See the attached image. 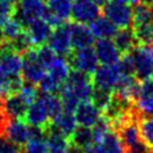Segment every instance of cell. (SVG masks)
<instances>
[{
    "mask_svg": "<svg viewBox=\"0 0 153 153\" xmlns=\"http://www.w3.org/2000/svg\"><path fill=\"white\" fill-rule=\"evenodd\" d=\"M93 1H94V2H97L99 6H103V5H105L109 0H93Z\"/></svg>",
    "mask_w": 153,
    "mask_h": 153,
    "instance_id": "cell-45",
    "label": "cell"
},
{
    "mask_svg": "<svg viewBox=\"0 0 153 153\" xmlns=\"http://www.w3.org/2000/svg\"><path fill=\"white\" fill-rule=\"evenodd\" d=\"M8 121H10V117L6 115V112L4 111V109L0 105V136H4V133H5Z\"/></svg>",
    "mask_w": 153,
    "mask_h": 153,
    "instance_id": "cell-42",
    "label": "cell"
},
{
    "mask_svg": "<svg viewBox=\"0 0 153 153\" xmlns=\"http://www.w3.org/2000/svg\"><path fill=\"white\" fill-rule=\"evenodd\" d=\"M0 105L10 118H23L24 120L29 104L23 99V97L18 92H14L0 99Z\"/></svg>",
    "mask_w": 153,
    "mask_h": 153,
    "instance_id": "cell-18",
    "label": "cell"
},
{
    "mask_svg": "<svg viewBox=\"0 0 153 153\" xmlns=\"http://www.w3.org/2000/svg\"><path fill=\"white\" fill-rule=\"evenodd\" d=\"M18 93H19V94L23 97V99H24V100H25L27 104H30L31 102H33L35 99H37L39 91L37 90L36 85L24 81V82L22 84L20 88L18 90Z\"/></svg>",
    "mask_w": 153,
    "mask_h": 153,
    "instance_id": "cell-36",
    "label": "cell"
},
{
    "mask_svg": "<svg viewBox=\"0 0 153 153\" xmlns=\"http://www.w3.org/2000/svg\"><path fill=\"white\" fill-rule=\"evenodd\" d=\"M139 80L134 75H121L112 93L116 97L130 100L134 103L139 90Z\"/></svg>",
    "mask_w": 153,
    "mask_h": 153,
    "instance_id": "cell-20",
    "label": "cell"
},
{
    "mask_svg": "<svg viewBox=\"0 0 153 153\" xmlns=\"http://www.w3.org/2000/svg\"><path fill=\"white\" fill-rule=\"evenodd\" d=\"M71 72V65L66 56L56 55L53 62L47 68V72L42 80L38 82L39 92L56 93L67 81Z\"/></svg>",
    "mask_w": 153,
    "mask_h": 153,
    "instance_id": "cell-1",
    "label": "cell"
},
{
    "mask_svg": "<svg viewBox=\"0 0 153 153\" xmlns=\"http://www.w3.org/2000/svg\"><path fill=\"white\" fill-rule=\"evenodd\" d=\"M2 48V38H1V36H0V49Z\"/></svg>",
    "mask_w": 153,
    "mask_h": 153,
    "instance_id": "cell-48",
    "label": "cell"
},
{
    "mask_svg": "<svg viewBox=\"0 0 153 153\" xmlns=\"http://www.w3.org/2000/svg\"><path fill=\"white\" fill-rule=\"evenodd\" d=\"M68 62L71 65V68H73L75 71H80V72L90 74V75L99 66V62L97 60L93 47L75 49L74 53L69 54Z\"/></svg>",
    "mask_w": 153,
    "mask_h": 153,
    "instance_id": "cell-7",
    "label": "cell"
},
{
    "mask_svg": "<svg viewBox=\"0 0 153 153\" xmlns=\"http://www.w3.org/2000/svg\"><path fill=\"white\" fill-rule=\"evenodd\" d=\"M44 12V0H18V2L14 5L13 17H16L25 27L32 20L42 18Z\"/></svg>",
    "mask_w": 153,
    "mask_h": 153,
    "instance_id": "cell-6",
    "label": "cell"
},
{
    "mask_svg": "<svg viewBox=\"0 0 153 153\" xmlns=\"http://www.w3.org/2000/svg\"><path fill=\"white\" fill-rule=\"evenodd\" d=\"M121 78V72L116 65H99L91 74L94 87L108 91H114L117 81Z\"/></svg>",
    "mask_w": 153,
    "mask_h": 153,
    "instance_id": "cell-11",
    "label": "cell"
},
{
    "mask_svg": "<svg viewBox=\"0 0 153 153\" xmlns=\"http://www.w3.org/2000/svg\"><path fill=\"white\" fill-rule=\"evenodd\" d=\"M69 31H71L72 45L74 49L93 47L96 42V37L93 36L88 25L79 24V23L69 24Z\"/></svg>",
    "mask_w": 153,
    "mask_h": 153,
    "instance_id": "cell-19",
    "label": "cell"
},
{
    "mask_svg": "<svg viewBox=\"0 0 153 153\" xmlns=\"http://www.w3.org/2000/svg\"><path fill=\"white\" fill-rule=\"evenodd\" d=\"M90 29L93 33V36L97 39H103V38H114L115 33L117 32V27L105 17V16H99L97 17L90 25Z\"/></svg>",
    "mask_w": 153,
    "mask_h": 153,
    "instance_id": "cell-23",
    "label": "cell"
},
{
    "mask_svg": "<svg viewBox=\"0 0 153 153\" xmlns=\"http://www.w3.org/2000/svg\"><path fill=\"white\" fill-rule=\"evenodd\" d=\"M53 26L43 18L32 20L25 26V33L32 47H41L48 43Z\"/></svg>",
    "mask_w": 153,
    "mask_h": 153,
    "instance_id": "cell-14",
    "label": "cell"
},
{
    "mask_svg": "<svg viewBox=\"0 0 153 153\" xmlns=\"http://www.w3.org/2000/svg\"><path fill=\"white\" fill-rule=\"evenodd\" d=\"M73 114L75 116L78 126L87 128H92L102 116V111L91 100L80 102Z\"/></svg>",
    "mask_w": 153,
    "mask_h": 153,
    "instance_id": "cell-16",
    "label": "cell"
},
{
    "mask_svg": "<svg viewBox=\"0 0 153 153\" xmlns=\"http://www.w3.org/2000/svg\"><path fill=\"white\" fill-rule=\"evenodd\" d=\"M139 129H140L141 139L148 146H153V117L152 116H140L139 117Z\"/></svg>",
    "mask_w": 153,
    "mask_h": 153,
    "instance_id": "cell-32",
    "label": "cell"
},
{
    "mask_svg": "<svg viewBox=\"0 0 153 153\" xmlns=\"http://www.w3.org/2000/svg\"><path fill=\"white\" fill-rule=\"evenodd\" d=\"M4 136L18 146H24L29 141V124L23 118H10Z\"/></svg>",
    "mask_w": 153,
    "mask_h": 153,
    "instance_id": "cell-17",
    "label": "cell"
},
{
    "mask_svg": "<svg viewBox=\"0 0 153 153\" xmlns=\"http://www.w3.org/2000/svg\"><path fill=\"white\" fill-rule=\"evenodd\" d=\"M99 143L102 145L104 153H126V147L114 129L110 130Z\"/></svg>",
    "mask_w": 153,
    "mask_h": 153,
    "instance_id": "cell-30",
    "label": "cell"
},
{
    "mask_svg": "<svg viewBox=\"0 0 153 153\" xmlns=\"http://www.w3.org/2000/svg\"><path fill=\"white\" fill-rule=\"evenodd\" d=\"M47 69L44 65L37 56V51L33 48L26 50L23 55V65H22V78L24 81L38 85V82L44 76Z\"/></svg>",
    "mask_w": 153,
    "mask_h": 153,
    "instance_id": "cell-4",
    "label": "cell"
},
{
    "mask_svg": "<svg viewBox=\"0 0 153 153\" xmlns=\"http://www.w3.org/2000/svg\"><path fill=\"white\" fill-rule=\"evenodd\" d=\"M23 55L7 45L0 49V75L7 79L22 76Z\"/></svg>",
    "mask_w": 153,
    "mask_h": 153,
    "instance_id": "cell-5",
    "label": "cell"
},
{
    "mask_svg": "<svg viewBox=\"0 0 153 153\" xmlns=\"http://www.w3.org/2000/svg\"><path fill=\"white\" fill-rule=\"evenodd\" d=\"M111 99H112V91H108V90L94 87L93 93H92V97H91V102L100 111H103L110 104Z\"/></svg>",
    "mask_w": 153,
    "mask_h": 153,
    "instance_id": "cell-34",
    "label": "cell"
},
{
    "mask_svg": "<svg viewBox=\"0 0 153 153\" xmlns=\"http://www.w3.org/2000/svg\"><path fill=\"white\" fill-rule=\"evenodd\" d=\"M24 120L30 126H41V127H45L50 122L45 106L38 99V97L27 105Z\"/></svg>",
    "mask_w": 153,
    "mask_h": 153,
    "instance_id": "cell-21",
    "label": "cell"
},
{
    "mask_svg": "<svg viewBox=\"0 0 153 153\" xmlns=\"http://www.w3.org/2000/svg\"><path fill=\"white\" fill-rule=\"evenodd\" d=\"M59 97L61 99L63 111H67V112H74L75 108L80 103V100L78 99L76 94L74 93V91L66 82L59 90Z\"/></svg>",
    "mask_w": 153,
    "mask_h": 153,
    "instance_id": "cell-31",
    "label": "cell"
},
{
    "mask_svg": "<svg viewBox=\"0 0 153 153\" xmlns=\"http://www.w3.org/2000/svg\"><path fill=\"white\" fill-rule=\"evenodd\" d=\"M84 153H104V151L99 142H93L91 146L84 149Z\"/></svg>",
    "mask_w": 153,
    "mask_h": 153,
    "instance_id": "cell-43",
    "label": "cell"
},
{
    "mask_svg": "<svg viewBox=\"0 0 153 153\" xmlns=\"http://www.w3.org/2000/svg\"><path fill=\"white\" fill-rule=\"evenodd\" d=\"M49 123L56 131L65 135L66 137H69L73 134V131L75 130V128L78 127L74 114L67 112V111H62L55 120L50 121Z\"/></svg>",
    "mask_w": 153,
    "mask_h": 153,
    "instance_id": "cell-24",
    "label": "cell"
},
{
    "mask_svg": "<svg viewBox=\"0 0 153 153\" xmlns=\"http://www.w3.org/2000/svg\"><path fill=\"white\" fill-rule=\"evenodd\" d=\"M91 129H92V133H93L94 142H100L102 139H103L110 130H112V126H111L110 121H109L104 115H102V116L99 117V120L94 123V126H93Z\"/></svg>",
    "mask_w": 153,
    "mask_h": 153,
    "instance_id": "cell-35",
    "label": "cell"
},
{
    "mask_svg": "<svg viewBox=\"0 0 153 153\" xmlns=\"http://www.w3.org/2000/svg\"><path fill=\"white\" fill-rule=\"evenodd\" d=\"M103 16L117 29H126L133 24V7L123 2L109 0L103 5Z\"/></svg>",
    "mask_w": 153,
    "mask_h": 153,
    "instance_id": "cell-3",
    "label": "cell"
},
{
    "mask_svg": "<svg viewBox=\"0 0 153 153\" xmlns=\"http://www.w3.org/2000/svg\"><path fill=\"white\" fill-rule=\"evenodd\" d=\"M23 153H48L47 143L44 140H29L22 146Z\"/></svg>",
    "mask_w": 153,
    "mask_h": 153,
    "instance_id": "cell-37",
    "label": "cell"
},
{
    "mask_svg": "<svg viewBox=\"0 0 153 153\" xmlns=\"http://www.w3.org/2000/svg\"><path fill=\"white\" fill-rule=\"evenodd\" d=\"M69 142L78 146L81 149L87 148L88 146H91L94 142V137H93V133L91 128L87 127H76L75 130L73 131V134L69 136Z\"/></svg>",
    "mask_w": 153,
    "mask_h": 153,
    "instance_id": "cell-29",
    "label": "cell"
},
{
    "mask_svg": "<svg viewBox=\"0 0 153 153\" xmlns=\"http://www.w3.org/2000/svg\"><path fill=\"white\" fill-rule=\"evenodd\" d=\"M73 0H47L45 12L43 19H45L53 27L63 24L71 18Z\"/></svg>",
    "mask_w": 153,
    "mask_h": 153,
    "instance_id": "cell-9",
    "label": "cell"
},
{
    "mask_svg": "<svg viewBox=\"0 0 153 153\" xmlns=\"http://www.w3.org/2000/svg\"><path fill=\"white\" fill-rule=\"evenodd\" d=\"M7 1H10V2H12L13 5H16V4L18 2V0H7Z\"/></svg>",
    "mask_w": 153,
    "mask_h": 153,
    "instance_id": "cell-47",
    "label": "cell"
},
{
    "mask_svg": "<svg viewBox=\"0 0 153 153\" xmlns=\"http://www.w3.org/2000/svg\"><path fill=\"white\" fill-rule=\"evenodd\" d=\"M100 16V6L93 0H73L71 18L74 23L90 25Z\"/></svg>",
    "mask_w": 153,
    "mask_h": 153,
    "instance_id": "cell-12",
    "label": "cell"
},
{
    "mask_svg": "<svg viewBox=\"0 0 153 153\" xmlns=\"http://www.w3.org/2000/svg\"><path fill=\"white\" fill-rule=\"evenodd\" d=\"M114 43L116 44L117 49L121 51V54H128L133 50V48L136 45V38L134 35V31L129 27L126 29H118L112 38Z\"/></svg>",
    "mask_w": 153,
    "mask_h": 153,
    "instance_id": "cell-25",
    "label": "cell"
},
{
    "mask_svg": "<svg viewBox=\"0 0 153 153\" xmlns=\"http://www.w3.org/2000/svg\"><path fill=\"white\" fill-rule=\"evenodd\" d=\"M24 25L16 17H12L0 27V36L2 41H6L8 44L13 42L16 38H18L22 33H24Z\"/></svg>",
    "mask_w": 153,
    "mask_h": 153,
    "instance_id": "cell-27",
    "label": "cell"
},
{
    "mask_svg": "<svg viewBox=\"0 0 153 153\" xmlns=\"http://www.w3.org/2000/svg\"><path fill=\"white\" fill-rule=\"evenodd\" d=\"M36 51H37V56H38V59L41 60V62L44 65V67H45V69L49 67V65L53 62V60L56 57V54L50 49V47L47 44H44V45H41V47H38V49H36Z\"/></svg>",
    "mask_w": 153,
    "mask_h": 153,
    "instance_id": "cell-38",
    "label": "cell"
},
{
    "mask_svg": "<svg viewBox=\"0 0 153 153\" xmlns=\"http://www.w3.org/2000/svg\"><path fill=\"white\" fill-rule=\"evenodd\" d=\"M134 68V76L139 80L153 78V44L135 45L128 53Z\"/></svg>",
    "mask_w": 153,
    "mask_h": 153,
    "instance_id": "cell-2",
    "label": "cell"
},
{
    "mask_svg": "<svg viewBox=\"0 0 153 153\" xmlns=\"http://www.w3.org/2000/svg\"><path fill=\"white\" fill-rule=\"evenodd\" d=\"M133 31L140 44H153V23L136 25Z\"/></svg>",
    "mask_w": 153,
    "mask_h": 153,
    "instance_id": "cell-33",
    "label": "cell"
},
{
    "mask_svg": "<svg viewBox=\"0 0 153 153\" xmlns=\"http://www.w3.org/2000/svg\"><path fill=\"white\" fill-rule=\"evenodd\" d=\"M153 23V4L140 1L133 8V26Z\"/></svg>",
    "mask_w": 153,
    "mask_h": 153,
    "instance_id": "cell-28",
    "label": "cell"
},
{
    "mask_svg": "<svg viewBox=\"0 0 153 153\" xmlns=\"http://www.w3.org/2000/svg\"><path fill=\"white\" fill-rule=\"evenodd\" d=\"M143 2H148V4H153V0H141Z\"/></svg>",
    "mask_w": 153,
    "mask_h": 153,
    "instance_id": "cell-46",
    "label": "cell"
},
{
    "mask_svg": "<svg viewBox=\"0 0 153 153\" xmlns=\"http://www.w3.org/2000/svg\"><path fill=\"white\" fill-rule=\"evenodd\" d=\"M114 1H118V2H123V4H127V5H136L137 2H140L141 0H114Z\"/></svg>",
    "mask_w": 153,
    "mask_h": 153,
    "instance_id": "cell-44",
    "label": "cell"
},
{
    "mask_svg": "<svg viewBox=\"0 0 153 153\" xmlns=\"http://www.w3.org/2000/svg\"><path fill=\"white\" fill-rule=\"evenodd\" d=\"M93 49L99 65H116L122 55L112 38L97 39L93 44Z\"/></svg>",
    "mask_w": 153,
    "mask_h": 153,
    "instance_id": "cell-15",
    "label": "cell"
},
{
    "mask_svg": "<svg viewBox=\"0 0 153 153\" xmlns=\"http://www.w3.org/2000/svg\"><path fill=\"white\" fill-rule=\"evenodd\" d=\"M48 45L56 55L68 56L73 49L69 24L63 23V24H60V25L53 27L51 35L48 39Z\"/></svg>",
    "mask_w": 153,
    "mask_h": 153,
    "instance_id": "cell-8",
    "label": "cell"
},
{
    "mask_svg": "<svg viewBox=\"0 0 153 153\" xmlns=\"http://www.w3.org/2000/svg\"><path fill=\"white\" fill-rule=\"evenodd\" d=\"M135 110L141 116L153 115V78L139 82L137 94L134 100Z\"/></svg>",
    "mask_w": 153,
    "mask_h": 153,
    "instance_id": "cell-13",
    "label": "cell"
},
{
    "mask_svg": "<svg viewBox=\"0 0 153 153\" xmlns=\"http://www.w3.org/2000/svg\"><path fill=\"white\" fill-rule=\"evenodd\" d=\"M14 13V5L7 0H0V27L12 18Z\"/></svg>",
    "mask_w": 153,
    "mask_h": 153,
    "instance_id": "cell-39",
    "label": "cell"
},
{
    "mask_svg": "<svg viewBox=\"0 0 153 153\" xmlns=\"http://www.w3.org/2000/svg\"><path fill=\"white\" fill-rule=\"evenodd\" d=\"M0 153H23L22 146L10 141L5 136H0Z\"/></svg>",
    "mask_w": 153,
    "mask_h": 153,
    "instance_id": "cell-41",
    "label": "cell"
},
{
    "mask_svg": "<svg viewBox=\"0 0 153 153\" xmlns=\"http://www.w3.org/2000/svg\"><path fill=\"white\" fill-rule=\"evenodd\" d=\"M8 45H10L11 48H13L14 50H17L18 53H20V54H22V53H25L26 50H29L30 48H32V45H31V43H30V41H29V38H27L25 31H24V33H22L18 38H16L13 42L8 43Z\"/></svg>",
    "mask_w": 153,
    "mask_h": 153,
    "instance_id": "cell-40",
    "label": "cell"
},
{
    "mask_svg": "<svg viewBox=\"0 0 153 153\" xmlns=\"http://www.w3.org/2000/svg\"><path fill=\"white\" fill-rule=\"evenodd\" d=\"M66 84L74 91V93L76 94V97L80 102L91 100V97H92V93L94 90V85L92 82L90 74L82 73L80 71L71 69Z\"/></svg>",
    "mask_w": 153,
    "mask_h": 153,
    "instance_id": "cell-10",
    "label": "cell"
},
{
    "mask_svg": "<svg viewBox=\"0 0 153 153\" xmlns=\"http://www.w3.org/2000/svg\"><path fill=\"white\" fill-rule=\"evenodd\" d=\"M38 99L44 104L45 110L48 112V116H49V120L50 121L55 120L63 111L61 99H60L59 94H56V93L39 92L38 93Z\"/></svg>",
    "mask_w": 153,
    "mask_h": 153,
    "instance_id": "cell-26",
    "label": "cell"
},
{
    "mask_svg": "<svg viewBox=\"0 0 153 153\" xmlns=\"http://www.w3.org/2000/svg\"><path fill=\"white\" fill-rule=\"evenodd\" d=\"M45 129H47L45 143H47L48 153H67L69 147V139L56 131L50 126V123L45 126Z\"/></svg>",
    "mask_w": 153,
    "mask_h": 153,
    "instance_id": "cell-22",
    "label": "cell"
}]
</instances>
